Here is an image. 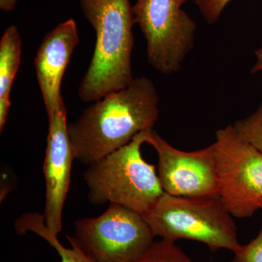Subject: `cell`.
<instances>
[{
	"instance_id": "cell-7",
	"label": "cell",
	"mask_w": 262,
	"mask_h": 262,
	"mask_svg": "<svg viewBox=\"0 0 262 262\" xmlns=\"http://www.w3.org/2000/svg\"><path fill=\"white\" fill-rule=\"evenodd\" d=\"M187 0H136L135 23L146 42L149 64L163 75L179 71L193 47L195 22L182 9Z\"/></svg>"
},
{
	"instance_id": "cell-13",
	"label": "cell",
	"mask_w": 262,
	"mask_h": 262,
	"mask_svg": "<svg viewBox=\"0 0 262 262\" xmlns=\"http://www.w3.org/2000/svg\"><path fill=\"white\" fill-rule=\"evenodd\" d=\"M134 262H192V260L175 242L162 239L153 243Z\"/></svg>"
},
{
	"instance_id": "cell-19",
	"label": "cell",
	"mask_w": 262,
	"mask_h": 262,
	"mask_svg": "<svg viewBox=\"0 0 262 262\" xmlns=\"http://www.w3.org/2000/svg\"><path fill=\"white\" fill-rule=\"evenodd\" d=\"M261 209H262V208H261Z\"/></svg>"
},
{
	"instance_id": "cell-2",
	"label": "cell",
	"mask_w": 262,
	"mask_h": 262,
	"mask_svg": "<svg viewBox=\"0 0 262 262\" xmlns=\"http://www.w3.org/2000/svg\"><path fill=\"white\" fill-rule=\"evenodd\" d=\"M80 5L96 39L78 96L84 102H96L125 89L134 80L132 53L135 19L130 0H80Z\"/></svg>"
},
{
	"instance_id": "cell-8",
	"label": "cell",
	"mask_w": 262,
	"mask_h": 262,
	"mask_svg": "<svg viewBox=\"0 0 262 262\" xmlns=\"http://www.w3.org/2000/svg\"><path fill=\"white\" fill-rule=\"evenodd\" d=\"M146 143L158 156V177L163 192L179 196L220 198V184L213 144L185 151L170 145L154 130Z\"/></svg>"
},
{
	"instance_id": "cell-15",
	"label": "cell",
	"mask_w": 262,
	"mask_h": 262,
	"mask_svg": "<svg viewBox=\"0 0 262 262\" xmlns=\"http://www.w3.org/2000/svg\"><path fill=\"white\" fill-rule=\"evenodd\" d=\"M232 262H262V227L249 244L241 245L234 251Z\"/></svg>"
},
{
	"instance_id": "cell-10",
	"label": "cell",
	"mask_w": 262,
	"mask_h": 262,
	"mask_svg": "<svg viewBox=\"0 0 262 262\" xmlns=\"http://www.w3.org/2000/svg\"><path fill=\"white\" fill-rule=\"evenodd\" d=\"M79 42L77 24L71 18L48 33L38 48L34 64L48 116L64 103L61 94L62 80Z\"/></svg>"
},
{
	"instance_id": "cell-1",
	"label": "cell",
	"mask_w": 262,
	"mask_h": 262,
	"mask_svg": "<svg viewBox=\"0 0 262 262\" xmlns=\"http://www.w3.org/2000/svg\"><path fill=\"white\" fill-rule=\"evenodd\" d=\"M158 103L156 88L146 77L134 78L125 89L96 101L68 125L75 159L91 165L152 129L159 116Z\"/></svg>"
},
{
	"instance_id": "cell-12",
	"label": "cell",
	"mask_w": 262,
	"mask_h": 262,
	"mask_svg": "<svg viewBox=\"0 0 262 262\" xmlns=\"http://www.w3.org/2000/svg\"><path fill=\"white\" fill-rule=\"evenodd\" d=\"M14 227L17 233L33 232L46 241L54 248L59 256L60 262H96L84 252L71 236H67L70 248H66L58 241V235L51 232L45 223L43 215L37 213H26L16 219Z\"/></svg>"
},
{
	"instance_id": "cell-18",
	"label": "cell",
	"mask_w": 262,
	"mask_h": 262,
	"mask_svg": "<svg viewBox=\"0 0 262 262\" xmlns=\"http://www.w3.org/2000/svg\"><path fill=\"white\" fill-rule=\"evenodd\" d=\"M256 62L251 69V73H257L262 71V48H258L255 51Z\"/></svg>"
},
{
	"instance_id": "cell-9",
	"label": "cell",
	"mask_w": 262,
	"mask_h": 262,
	"mask_svg": "<svg viewBox=\"0 0 262 262\" xmlns=\"http://www.w3.org/2000/svg\"><path fill=\"white\" fill-rule=\"evenodd\" d=\"M48 117L47 148L43 164L46 184L45 223L53 234L63 229V206L70 188L71 170L75 159L69 135L64 103Z\"/></svg>"
},
{
	"instance_id": "cell-16",
	"label": "cell",
	"mask_w": 262,
	"mask_h": 262,
	"mask_svg": "<svg viewBox=\"0 0 262 262\" xmlns=\"http://www.w3.org/2000/svg\"><path fill=\"white\" fill-rule=\"evenodd\" d=\"M232 0H194L196 6L208 24H214Z\"/></svg>"
},
{
	"instance_id": "cell-3",
	"label": "cell",
	"mask_w": 262,
	"mask_h": 262,
	"mask_svg": "<svg viewBox=\"0 0 262 262\" xmlns=\"http://www.w3.org/2000/svg\"><path fill=\"white\" fill-rule=\"evenodd\" d=\"M149 130L139 133L126 145L89 165L84 179L91 203L122 205L141 215L152 208L164 192L154 165L141 155V145Z\"/></svg>"
},
{
	"instance_id": "cell-4",
	"label": "cell",
	"mask_w": 262,
	"mask_h": 262,
	"mask_svg": "<svg viewBox=\"0 0 262 262\" xmlns=\"http://www.w3.org/2000/svg\"><path fill=\"white\" fill-rule=\"evenodd\" d=\"M142 215L155 237L162 239L198 241L211 251L227 249L234 252L241 246L232 215L220 198L179 196L163 192Z\"/></svg>"
},
{
	"instance_id": "cell-14",
	"label": "cell",
	"mask_w": 262,
	"mask_h": 262,
	"mask_svg": "<svg viewBox=\"0 0 262 262\" xmlns=\"http://www.w3.org/2000/svg\"><path fill=\"white\" fill-rule=\"evenodd\" d=\"M232 126L239 137L262 154V103L254 113L237 120Z\"/></svg>"
},
{
	"instance_id": "cell-17",
	"label": "cell",
	"mask_w": 262,
	"mask_h": 262,
	"mask_svg": "<svg viewBox=\"0 0 262 262\" xmlns=\"http://www.w3.org/2000/svg\"><path fill=\"white\" fill-rule=\"evenodd\" d=\"M18 0H0V9L4 12H11L15 10Z\"/></svg>"
},
{
	"instance_id": "cell-6",
	"label": "cell",
	"mask_w": 262,
	"mask_h": 262,
	"mask_svg": "<svg viewBox=\"0 0 262 262\" xmlns=\"http://www.w3.org/2000/svg\"><path fill=\"white\" fill-rule=\"evenodd\" d=\"M220 198L232 216L247 218L262 208V154L232 125L215 133Z\"/></svg>"
},
{
	"instance_id": "cell-5",
	"label": "cell",
	"mask_w": 262,
	"mask_h": 262,
	"mask_svg": "<svg viewBox=\"0 0 262 262\" xmlns=\"http://www.w3.org/2000/svg\"><path fill=\"white\" fill-rule=\"evenodd\" d=\"M71 236L96 262H134L155 242V234L141 213L119 204H110L96 218L75 223Z\"/></svg>"
},
{
	"instance_id": "cell-11",
	"label": "cell",
	"mask_w": 262,
	"mask_h": 262,
	"mask_svg": "<svg viewBox=\"0 0 262 262\" xmlns=\"http://www.w3.org/2000/svg\"><path fill=\"white\" fill-rule=\"evenodd\" d=\"M22 40L18 28L11 25L5 29L0 41V130L4 129L10 108L12 84L21 57Z\"/></svg>"
}]
</instances>
